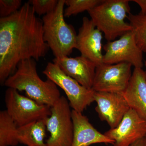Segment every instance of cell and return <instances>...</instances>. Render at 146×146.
<instances>
[{
	"label": "cell",
	"mask_w": 146,
	"mask_h": 146,
	"mask_svg": "<svg viewBox=\"0 0 146 146\" xmlns=\"http://www.w3.org/2000/svg\"><path fill=\"white\" fill-rule=\"evenodd\" d=\"M18 127L6 110L0 112V146H16Z\"/></svg>",
	"instance_id": "e0dca14e"
},
{
	"label": "cell",
	"mask_w": 146,
	"mask_h": 146,
	"mask_svg": "<svg viewBox=\"0 0 146 146\" xmlns=\"http://www.w3.org/2000/svg\"><path fill=\"white\" fill-rule=\"evenodd\" d=\"M127 18L132 27L137 45L143 52H146V12L130 13Z\"/></svg>",
	"instance_id": "ac0fdd59"
},
{
	"label": "cell",
	"mask_w": 146,
	"mask_h": 146,
	"mask_svg": "<svg viewBox=\"0 0 146 146\" xmlns=\"http://www.w3.org/2000/svg\"><path fill=\"white\" fill-rule=\"evenodd\" d=\"M110 146H112V145H110Z\"/></svg>",
	"instance_id": "d4e9b609"
},
{
	"label": "cell",
	"mask_w": 146,
	"mask_h": 146,
	"mask_svg": "<svg viewBox=\"0 0 146 146\" xmlns=\"http://www.w3.org/2000/svg\"><path fill=\"white\" fill-rule=\"evenodd\" d=\"M5 101L6 110L18 127L45 119L51 114V107L39 104L12 88L6 90Z\"/></svg>",
	"instance_id": "8992f818"
},
{
	"label": "cell",
	"mask_w": 146,
	"mask_h": 146,
	"mask_svg": "<svg viewBox=\"0 0 146 146\" xmlns=\"http://www.w3.org/2000/svg\"><path fill=\"white\" fill-rule=\"evenodd\" d=\"M68 100L61 96L51 107V114L45 119L50 133L46 146H72L74 136L72 110Z\"/></svg>",
	"instance_id": "5b68a950"
},
{
	"label": "cell",
	"mask_w": 146,
	"mask_h": 146,
	"mask_svg": "<svg viewBox=\"0 0 146 146\" xmlns=\"http://www.w3.org/2000/svg\"><path fill=\"white\" fill-rule=\"evenodd\" d=\"M53 62L57 64L65 74L82 86L92 89L97 65L91 60L81 55L54 58Z\"/></svg>",
	"instance_id": "4fadbf2b"
},
{
	"label": "cell",
	"mask_w": 146,
	"mask_h": 146,
	"mask_svg": "<svg viewBox=\"0 0 146 146\" xmlns=\"http://www.w3.org/2000/svg\"><path fill=\"white\" fill-rule=\"evenodd\" d=\"M94 98L97 103L95 110L99 117L106 121L110 129L117 127L130 109L121 94L95 91Z\"/></svg>",
	"instance_id": "8fae6325"
},
{
	"label": "cell",
	"mask_w": 146,
	"mask_h": 146,
	"mask_svg": "<svg viewBox=\"0 0 146 146\" xmlns=\"http://www.w3.org/2000/svg\"><path fill=\"white\" fill-rule=\"evenodd\" d=\"M46 130L45 119L18 127L17 139L19 143L27 146H46Z\"/></svg>",
	"instance_id": "2e32d148"
},
{
	"label": "cell",
	"mask_w": 146,
	"mask_h": 146,
	"mask_svg": "<svg viewBox=\"0 0 146 146\" xmlns=\"http://www.w3.org/2000/svg\"><path fill=\"white\" fill-rule=\"evenodd\" d=\"M103 0H65L67 7L64 10V17H70L87 11L91 10Z\"/></svg>",
	"instance_id": "d6986e66"
},
{
	"label": "cell",
	"mask_w": 146,
	"mask_h": 146,
	"mask_svg": "<svg viewBox=\"0 0 146 146\" xmlns=\"http://www.w3.org/2000/svg\"><path fill=\"white\" fill-rule=\"evenodd\" d=\"M4 85L18 91H25L31 99L51 107L61 97L53 82L48 78L44 81L39 77L36 61L32 58L20 62L15 72L6 80Z\"/></svg>",
	"instance_id": "7a4b0ae2"
},
{
	"label": "cell",
	"mask_w": 146,
	"mask_h": 146,
	"mask_svg": "<svg viewBox=\"0 0 146 146\" xmlns=\"http://www.w3.org/2000/svg\"><path fill=\"white\" fill-rule=\"evenodd\" d=\"M102 33L91 19L84 17L77 35L76 49L81 53V56L91 60L97 66L103 63Z\"/></svg>",
	"instance_id": "7c38bea8"
},
{
	"label": "cell",
	"mask_w": 146,
	"mask_h": 146,
	"mask_svg": "<svg viewBox=\"0 0 146 146\" xmlns=\"http://www.w3.org/2000/svg\"><path fill=\"white\" fill-rule=\"evenodd\" d=\"M104 134L115 141L112 146H129L146 136V121L135 111L129 110L119 124Z\"/></svg>",
	"instance_id": "30bf717a"
},
{
	"label": "cell",
	"mask_w": 146,
	"mask_h": 146,
	"mask_svg": "<svg viewBox=\"0 0 146 146\" xmlns=\"http://www.w3.org/2000/svg\"><path fill=\"white\" fill-rule=\"evenodd\" d=\"M146 138V137H145Z\"/></svg>",
	"instance_id": "484cf974"
},
{
	"label": "cell",
	"mask_w": 146,
	"mask_h": 146,
	"mask_svg": "<svg viewBox=\"0 0 146 146\" xmlns=\"http://www.w3.org/2000/svg\"><path fill=\"white\" fill-rule=\"evenodd\" d=\"M59 0H30L35 12L39 16L46 15L52 12L57 6Z\"/></svg>",
	"instance_id": "ffe728a7"
},
{
	"label": "cell",
	"mask_w": 146,
	"mask_h": 146,
	"mask_svg": "<svg viewBox=\"0 0 146 146\" xmlns=\"http://www.w3.org/2000/svg\"><path fill=\"white\" fill-rule=\"evenodd\" d=\"M131 1L136 3L140 6L141 12H146V0H132Z\"/></svg>",
	"instance_id": "7402d4cb"
},
{
	"label": "cell",
	"mask_w": 146,
	"mask_h": 146,
	"mask_svg": "<svg viewBox=\"0 0 146 146\" xmlns=\"http://www.w3.org/2000/svg\"><path fill=\"white\" fill-rule=\"evenodd\" d=\"M49 49L44 39L43 21L29 2L11 16L0 18L1 83L4 84L21 61L39 60Z\"/></svg>",
	"instance_id": "6da1fadb"
},
{
	"label": "cell",
	"mask_w": 146,
	"mask_h": 146,
	"mask_svg": "<svg viewBox=\"0 0 146 146\" xmlns=\"http://www.w3.org/2000/svg\"><path fill=\"white\" fill-rule=\"evenodd\" d=\"M129 146H146V138H141Z\"/></svg>",
	"instance_id": "603a6c76"
},
{
	"label": "cell",
	"mask_w": 146,
	"mask_h": 146,
	"mask_svg": "<svg viewBox=\"0 0 146 146\" xmlns=\"http://www.w3.org/2000/svg\"><path fill=\"white\" fill-rule=\"evenodd\" d=\"M103 48L105 52L103 58L104 64L127 63L134 68L143 67V52L136 43L133 31L127 33L119 39L108 42Z\"/></svg>",
	"instance_id": "ba28073f"
},
{
	"label": "cell",
	"mask_w": 146,
	"mask_h": 146,
	"mask_svg": "<svg viewBox=\"0 0 146 146\" xmlns=\"http://www.w3.org/2000/svg\"><path fill=\"white\" fill-rule=\"evenodd\" d=\"M129 0H103L99 5L88 11L95 25L104 34L108 42L114 41L132 31L125 21L130 13Z\"/></svg>",
	"instance_id": "277c9868"
},
{
	"label": "cell",
	"mask_w": 146,
	"mask_h": 146,
	"mask_svg": "<svg viewBox=\"0 0 146 146\" xmlns=\"http://www.w3.org/2000/svg\"><path fill=\"white\" fill-rule=\"evenodd\" d=\"M74 136L72 146H89L97 143L113 145L115 141L97 130L82 114L72 110Z\"/></svg>",
	"instance_id": "5bb4252c"
},
{
	"label": "cell",
	"mask_w": 146,
	"mask_h": 146,
	"mask_svg": "<svg viewBox=\"0 0 146 146\" xmlns=\"http://www.w3.org/2000/svg\"><path fill=\"white\" fill-rule=\"evenodd\" d=\"M130 63H102L97 66L92 89L96 92L122 94L127 88L132 73Z\"/></svg>",
	"instance_id": "9c48e42d"
},
{
	"label": "cell",
	"mask_w": 146,
	"mask_h": 146,
	"mask_svg": "<svg viewBox=\"0 0 146 146\" xmlns=\"http://www.w3.org/2000/svg\"><path fill=\"white\" fill-rule=\"evenodd\" d=\"M144 65L145 67V76L146 79V61H144Z\"/></svg>",
	"instance_id": "cb8c5ba5"
},
{
	"label": "cell",
	"mask_w": 146,
	"mask_h": 146,
	"mask_svg": "<svg viewBox=\"0 0 146 146\" xmlns=\"http://www.w3.org/2000/svg\"><path fill=\"white\" fill-rule=\"evenodd\" d=\"M43 73L47 78L63 89L73 110L82 113L95 102V91L92 89L85 88L75 80L67 75L56 63H48Z\"/></svg>",
	"instance_id": "52a82bcc"
},
{
	"label": "cell",
	"mask_w": 146,
	"mask_h": 146,
	"mask_svg": "<svg viewBox=\"0 0 146 146\" xmlns=\"http://www.w3.org/2000/svg\"><path fill=\"white\" fill-rule=\"evenodd\" d=\"M22 3L21 0H1V18L8 17L16 13L22 7Z\"/></svg>",
	"instance_id": "44dd1931"
},
{
	"label": "cell",
	"mask_w": 146,
	"mask_h": 146,
	"mask_svg": "<svg viewBox=\"0 0 146 146\" xmlns=\"http://www.w3.org/2000/svg\"><path fill=\"white\" fill-rule=\"evenodd\" d=\"M65 0H59L55 9L42 19L44 39L55 58L68 56L76 47L77 34L72 26L65 22Z\"/></svg>",
	"instance_id": "3957f363"
},
{
	"label": "cell",
	"mask_w": 146,
	"mask_h": 146,
	"mask_svg": "<svg viewBox=\"0 0 146 146\" xmlns=\"http://www.w3.org/2000/svg\"><path fill=\"white\" fill-rule=\"evenodd\" d=\"M121 94L130 108L146 121V79L143 68H134L127 87Z\"/></svg>",
	"instance_id": "9a60e30c"
}]
</instances>
